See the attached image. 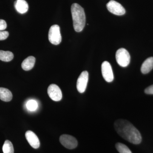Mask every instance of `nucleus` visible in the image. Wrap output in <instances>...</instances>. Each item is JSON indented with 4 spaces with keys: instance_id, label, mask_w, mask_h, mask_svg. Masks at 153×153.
I'll return each instance as SVG.
<instances>
[{
    "instance_id": "12",
    "label": "nucleus",
    "mask_w": 153,
    "mask_h": 153,
    "mask_svg": "<svg viewBox=\"0 0 153 153\" xmlns=\"http://www.w3.org/2000/svg\"><path fill=\"white\" fill-rule=\"evenodd\" d=\"M36 62V58L33 56H29L23 61L22 68L25 71H29L33 68Z\"/></svg>"
},
{
    "instance_id": "8",
    "label": "nucleus",
    "mask_w": 153,
    "mask_h": 153,
    "mask_svg": "<svg viewBox=\"0 0 153 153\" xmlns=\"http://www.w3.org/2000/svg\"><path fill=\"white\" fill-rule=\"evenodd\" d=\"M88 80V73L87 71H82L79 75L76 82V88L79 93L85 92Z\"/></svg>"
},
{
    "instance_id": "19",
    "label": "nucleus",
    "mask_w": 153,
    "mask_h": 153,
    "mask_svg": "<svg viewBox=\"0 0 153 153\" xmlns=\"http://www.w3.org/2000/svg\"><path fill=\"white\" fill-rule=\"evenodd\" d=\"M9 36V33L7 31H0V41L6 40Z\"/></svg>"
},
{
    "instance_id": "17",
    "label": "nucleus",
    "mask_w": 153,
    "mask_h": 153,
    "mask_svg": "<svg viewBox=\"0 0 153 153\" xmlns=\"http://www.w3.org/2000/svg\"><path fill=\"white\" fill-rule=\"evenodd\" d=\"M116 148L120 153H132L131 151L126 145L120 143L116 144Z\"/></svg>"
},
{
    "instance_id": "13",
    "label": "nucleus",
    "mask_w": 153,
    "mask_h": 153,
    "mask_svg": "<svg viewBox=\"0 0 153 153\" xmlns=\"http://www.w3.org/2000/svg\"><path fill=\"white\" fill-rule=\"evenodd\" d=\"M153 68V57L147 58L141 67V71L143 74H146L149 73Z\"/></svg>"
},
{
    "instance_id": "2",
    "label": "nucleus",
    "mask_w": 153,
    "mask_h": 153,
    "mask_svg": "<svg viewBox=\"0 0 153 153\" xmlns=\"http://www.w3.org/2000/svg\"><path fill=\"white\" fill-rule=\"evenodd\" d=\"M71 13L74 30L76 32H81L85 27V23L84 9L78 4L74 3L71 5Z\"/></svg>"
},
{
    "instance_id": "18",
    "label": "nucleus",
    "mask_w": 153,
    "mask_h": 153,
    "mask_svg": "<svg viewBox=\"0 0 153 153\" xmlns=\"http://www.w3.org/2000/svg\"><path fill=\"white\" fill-rule=\"evenodd\" d=\"M26 106H27V108L30 111H34L37 109L38 104L36 100H31L27 102Z\"/></svg>"
},
{
    "instance_id": "10",
    "label": "nucleus",
    "mask_w": 153,
    "mask_h": 153,
    "mask_svg": "<svg viewBox=\"0 0 153 153\" xmlns=\"http://www.w3.org/2000/svg\"><path fill=\"white\" fill-rule=\"evenodd\" d=\"M25 137L28 142L34 149H37L40 147V143L38 137L31 131H28L25 134Z\"/></svg>"
},
{
    "instance_id": "14",
    "label": "nucleus",
    "mask_w": 153,
    "mask_h": 153,
    "mask_svg": "<svg viewBox=\"0 0 153 153\" xmlns=\"http://www.w3.org/2000/svg\"><path fill=\"white\" fill-rule=\"evenodd\" d=\"M13 98V94L7 88L0 87V99L4 102L11 101Z\"/></svg>"
},
{
    "instance_id": "20",
    "label": "nucleus",
    "mask_w": 153,
    "mask_h": 153,
    "mask_svg": "<svg viewBox=\"0 0 153 153\" xmlns=\"http://www.w3.org/2000/svg\"><path fill=\"white\" fill-rule=\"evenodd\" d=\"M7 27V23L3 19H0V31L6 30Z\"/></svg>"
},
{
    "instance_id": "5",
    "label": "nucleus",
    "mask_w": 153,
    "mask_h": 153,
    "mask_svg": "<svg viewBox=\"0 0 153 153\" xmlns=\"http://www.w3.org/2000/svg\"><path fill=\"white\" fill-rule=\"evenodd\" d=\"M60 141L63 146L69 149L76 147L78 144L77 140L74 137L68 134H63L60 137Z\"/></svg>"
},
{
    "instance_id": "15",
    "label": "nucleus",
    "mask_w": 153,
    "mask_h": 153,
    "mask_svg": "<svg viewBox=\"0 0 153 153\" xmlns=\"http://www.w3.org/2000/svg\"><path fill=\"white\" fill-rule=\"evenodd\" d=\"M13 54L10 51L0 50V60L4 62H10L13 59Z\"/></svg>"
},
{
    "instance_id": "6",
    "label": "nucleus",
    "mask_w": 153,
    "mask_h": 153,
    "mask_svg": "<svg viewBox=\"0 0 153 153\" xmlns=\"http://www.w3.org/2000/svg\"><path fill=\"white\" fill-rule=\"evenodd\" d=\"M106 7L108 10L114 15L122 16L125 14V9L120 3L116 1H110L107 4Z\"/></svg>"
},
{
    "instance_id": "4",
    "label": "nucleus",
    "mask_w": 153,
    "mask_h": 153,
    "mask_svg": "<svg viewBox=\"0 0 153 153\" xmlns=\"http://www.w3.org/2000/svg\"><path fill=\"white\" fill-rule=\"evenodd\" d=\"M48 38L49 42L54 45H58L61 43L62 37L60 34V27L58 25L51 26L49 30Z\"/></svg>"
},
{
    "instance_id": "16",
    "label": "nucleus",
    "mask_w": 153,
    "mask_h": 153,
    "mask_svg": "<svg viewBox=\"0 0 153 153\" xmlns=\"http://www.w3.org/2000/svg\"><path fill=\"white\" fill-rule=\"evenodd\" d=\"M2 149L4 153H14L13 146L12 143L8 140L5 141Z\"/></svg>"
},
{
    "instance_id": "9",
    "label": "nucleus",
    "mask_w": 153,
    "mask_h": 153,
    "mask_svg": "<svg viewBox=\"0 0 153 153\" xmlns=\"http://www.w3.org/2000/svg\"><path fill=\"white\" fill-rule=\"evenodd\" d=\"M50 98L55 101H59L62 99V93L59 86L55 84L49 85L47 90Z\"/></svg>"
},
{
    "instance_id": "3",
    "label": "nucleus",
    "mask_w": 153,
    "mask_h": 153,
    "mask_svg": "<svg viewBox=\"0 0 153 153\" xmlns=\"http://www.w3.org/2000/svg\"><path fill=\"white\" fill-rule=\"evenodd\" d=\"M130 55L127 50L121 48L117 51L116 59L118 64L121 67L127 66L130 62Z\"/></svg>"
},
{
    "instance_id": "11",
    "label": "nucleus",
    "mask_w": 153,
    "mask_h": 153,
    "mask_svg": "<svg viewBox=\"0 0 153 153\" xmlns=\"http://www.w3.org/2000/svg\"><path fill=\"white\" fill-rule=\"evenodd\" d=\"M15 8L20 14H25L29 9L28 3L25 0H16L14 3Z\"/></svg>"
},
{
    "instance_id": "7",
    "label": "nucleus",
    "mask_w": 153,
    "mask_h": 153,
    "mask_svg": "<svg viewBox=\"0 0 153 153\" xmlns=\"http://www.w3.org/2000/svg\"><path fill=\"white\" fill-rule=\"evenodd\" d=\"M102 74L105 80L107 82H111L114 80V74L112 67L109 62L105 61L101 65Z\"/></svg>"
},
{
    "instance_id": "1",
    "label": "nucleus",
    "mask_w": 153,
    "mask_h": 153,
    "mask_svg": "<svg viewBox=\"0 0 153 153\" xmlns=\"http://www.w3.org/2000/svg\"><path fill=\"white\" fill-rule=\"evenodd\" d=\"M116 131L126 140L134 144H139L142 141L139 131L130 122L124 119H119L114 123Z\"/></svg>"
},
{
    "instance_id": "21",
    "label": "nucleus",
    "mask_w": 153,
    "mask_h": 153,
    "mask_svg": "<svg viewBox=\"0 0 153 153\" xmlns=\"http://www.w3.org/2000/svg\"><path fill=\"white\" fill-rule=\"evenodd\" d=\"M145 93L148 94H153V85L146 88L145 90Z\"/></svg>"
}]
</instances>
